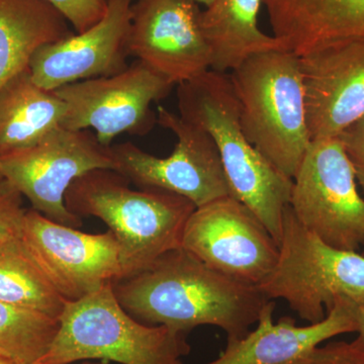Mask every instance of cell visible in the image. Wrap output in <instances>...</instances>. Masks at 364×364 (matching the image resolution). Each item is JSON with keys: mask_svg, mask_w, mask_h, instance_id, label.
<instances>
[{"mask_svg": "<svg viewBox=\"0 0 364 364\" xmlns=\"http://www.w3.org/2000/svg\"><path fill=\"white\" fill-rule=\"evenodd\" d=\"M112 289L139 322L186 335L198 326H215L227 340L245 336L270 301L259 287L208 267L182 247L163 254L142 272L114 280Z\"/></svg>", "mask_w": 364, "mask_h": 364, "instance_id": "1", "label": "cell"}, {"mask_svg": "<svg viewBox=\"0 0 364 364\" xmlns=\"http://www.w3.org/2000/svg\"><path fill=\"white\" fill-rule=\"evenodd\" d=\"M176 93L179 116L214 140L232 195L257 215L279 244L293 179L246 138L230 74L208 70L177 85Z\"/></svg>", "mask_w": 364, "mask_h": 364, "instance_id": "2", "label": "cell"}, {"mask_svg": "<svg viewBox=\"0 0 364 364\" xmlns=\"http://www.w3.org/2000/svg\"><path fill=\"white\" fill-rule=\"evenodd\" d=\"M111 169H95L71 184L65 195L69 212L107 224L119 246V279L150 267L163 254L181 248L189 217L196 208L183 196L130 188Z\"/></svg>", "mask_w": 364, "mask_h": 364, "instance_id": "3", "label": "cell"}, {"mask_svg": "<svg viewBox=\"0 0 364 364\" xmlns=\"http://www.w3.org/2000/svg\"><path fill=\"white\" fill-rule=\"evenodd\" d=\"M229 74L246 138L293 179L311 143L299 57L286 50L259 53Z\"/></svg>", "mask_w": 364, "mask_h": 364, "instance_id": "4", "label": "cell"}, {"mask_svg": "<svg viewBox=\"0 0 364 364\" xmlns=\"http://www.w3.org/2000/svg\"><path fill=\"white\" fill-rule=\"evenodd\" d=\"M186 335L166 326L139 322L121 306L107 282L77 301H68L59 329L37 364L102 359L122 364H183Z\"/></svg>", "mask_w": 364, "mask_h": 364, "instance_id": "5", "label": "cell"}, {"mask_svg": "<svg viewBox=\"0 0 364 364\" xmlns=\"http://www.w3.org/2000/svg\"><path fill=\"white\" fill-rule=\"evenodd\" d=\"M279 253L259 284L270 301L282 299L308 324L327 317L338 301H364V256L328 245L286 208Z\"/></svg>", "mask_w": 364, "mask_h": 364, "instance_id": "6", "label": "cell"}, {"mask_svg": "<svg viewBox=\"0 0 364 364\" xmlns=\"http://www.w3.org/2000/svg\"><path fill=\"white\" fill-rule=\"evenodd\" d=\"M338 138L311 141L293 178L289 207L328 245L364 248V198Z\"/></svg>", "mask_w": 364, "mask_h": 364, "instance_id": "7", "label": "cell"}, {"mask_svg": "<svg viewBox=\"0 0 364 364\" xmlns=\"http://www.w3.org/2000/svg\"><path fill=\"white\" fill-rule=\"evenodd\" d=\"M116 168L112 146L102 145L95 132L62 126L33 147L0 156V176L30 200L33 210L75 229L82 220L65 205L71 184L92 170Z\"/></svg>", "mask_w": 364, "mask_h": 364, "instance_id": "8", "label": "cell"}, {"mask_svg": "<svg viewBox=\"0 0 364 364\" xmlns=\"http://www.w3.org/2000/svg\"><path fill=\"white\" fill-rule=\"evenodd\" d=\"M157 123L176 136L171 155L153 156L132 142L112 145L117 172L141 189L183 196L196 208L233 196L212 136L162 105Z\"/></svg>", "mask_w": 364, "mask_h": 364, "instance_id": "9", "label": "cell"}, {"mask_svg": "<svg viewBox=\"0 0 364 364\" xmlns=\"http://www.w3.org/2000/svg\"><path fill=\"white\" fill-rule=\"evenodd\" d=\"M174 85L136 60L123 72L86 79L54 90L66 104L61 126L93 130L98 141L111 147L119 134L144 136L157 123L153 102L164 100Z\"/></svg>", "mask_w": 364, "mask_h": 364, "instance_id": "10", "label": "cell"}, {"mask_svg": "<svg viewBox=\"0 0 364 364\" xmlns=\"http://www.w3.org/2000/svg\"><path fill=\"white\" fill-rule=\"evenodd\" d=\"M181 247L208 267L255 286L272 273L279 253L257 215L231 196L196 208Z\"/></svg>", "mask_w": 364, "mask_h": 364, "instance_id": "11", "label": "cell"}, {"mask_svg": "<svg viewBox=\"0 0 364 364\" xmlns=\"http://www.w3.org/2000/svg\"><path fill=\"white\" fill-rule=\"evenodd\" d=\"M202 11L188 0H136L132 6L129 55L174 86L210 70Z\"/></svg>", "mask_w": 364, "mask_h": 364, "instance_id": "12", "label": "cell"}, {"mask_svg": "<svg viewBox=\"0 0 364 364\" xmlns=\"http://www.w3.org/2000/svg\"><path fill=\"white\" fill-rule=\"evenodd\" d=\"M21 237L66 301H77L119 279V246L109 230L83 233L26 210Z\"/></svg>", "mask_w": 364, "mask_h": 364, "instance_id": "13", "label": "cell"}, {"mask_svg": "<svg viewBox=\"0 0 364 364\" xmlns=\"http://www.w3.org/2000/svg\"><path fill=\"white\" fill-rule=\"evenodd\" d=\"M133 0H109L107 13L97 25L43 46L33 55L28 71L47 90L126 70Z\"/></svg>", "mask_w": 364, "mask_h": 364, "instance_id": "14", "label": "cell"}, {"mask_svg": "<svg viewBox=\"0 0 364 364\" xmlns=\"http://www.w3.org/2000/svg\"><path fill=\"white\" fill-rule=\"evenodd\" d=\"M299 65L311 141L338 138L364 116V42L326 46Z\"/></svg>", "mask_w": 364, "mask_h": 364, "instance_id": "15", "label": "cell"}, {"mask_svg": "<svg viewBox=\"0 0 364 364\" xmlns=\"http://www.w3.org/2000/svg\"><path fill=\"white\" fill-rule=\"evenodd\" d=\"M356 306L354 301H338L321 322L296 326L291 317L274 323V301H269L257 327L240 339L227 340L221 355L207 364H299L327 340L356 331Z\"/></svg>", "mask_w": 364, "mask_h": 364, "instance_id": "16", "label": "cell"}, {"mask_svg": "<svg viewBox=\"0 0 364 364\" xmlns=\"http://www.w3.org/2000/svg\"><path fill=\"white\" fill-rule=\"evenodd\" d=\"M273 37L301 57L337 43L364 42V0H263Z\"/></svg>", "mask_w": 364, "mask_h": 364, "instance_id": "17", "label": "cell"}, {"mask_svg": "<svg viewBox=\"0 0 364 364\" xmlns=\"http://www.w3.org/2000/svg\"><path fill=\"white\" fill-rule=\"evenodd\" d=\"M65 102L41 87L28 69L0 88V156L28 149L61 126Z\"/></svg>", "mask_w": 364, "mask_h": 364, "instance_id": "18", "label": "cell"}, {"mask_svg": "<svg viewBox=\"0 0 364 364\" xmlns=\"http://www.w3.org/2000/svg\"><path fill=\"white\" fill-rule=\"evenodd\" d=\"M68 23L46 0H0V88L28 69L43 46L75 33Z\"/></svg>", "mask_w": 364, "mask_h": 364, "instance_id": "19", "label": "cell"}, {"mask_svg": "<svg viewBox=\"0 0 364 364\" xmlns=\"http://www.w3.org/2000/svg\"><path fill=\"white\" fill-rule=\"evenodd\" d=\"M263 0H215L202 11L200 26L212 52L210 70L230 73L253 55L284 50L258 26Z\"/></svg>", "mask_w": 364, "mask_h": 364, "instance_id": "20", "label": "cell"}, {"mask_svg": "<svg viewBox=\"0 0 364 364\" xmlns=\"http://www.w3.org/2000/svg\"><path fill=\"white\" fill-rule=\"evenodd\" d=\"M0 301L59 320L66 301L21 235L0 239Z\"/></svg>", "mask_w": 364, "mask_h": 364, "instance_id": "21", "label": "cell"}, {"mask_svg": "<svg viewBox=\"0 0 364 364\" xmlns=\"http://www.w3.org/2000/svg\"><path fill=\"white\" fill-rule=\"evenodd\" d=\"M59 320L0 301V356L14 364H37L49 350Z\"/></svg>", "mask_w": 364, "mask_h": 364, "instance_id": "22", "label": "cell"}, {"mask_svg": "<svg viewBox=\"0 0 364 364\" xmlns=\"http://www.w3.org/2000/svg\"><path fill=\"white\" fill-rule=\"evenodd\" d=\"M65 16L75 33L97 25L107 13L109 0H46Z\"/></svg>", "mask_w": 364, "mask_h": 364, "instance_id": "23", "label": "cell"}, {"mask_svg": "<svg viewBox=\"0 0 364 364\" xmlns=\"http://www.w3.org/2000/svg\"><path fill=\"white\" fill-rule=\"evenodd\" d=\"M26 212L20 191L0 177V239L21 234Z\"/></svg>", "mask_w": 364, "mask_h": 364, "instance_id": "24", "label": "cell"}, {"mask_svg": "<svg viewBox=\"0 0 364 364\" xmlns=\"http://www.w3.org/2000/svg\"><path fill=\"white\" fill-rule=\"evenodd\" d=\"M299 364H364V351L352 342H329L316 347Z\"/></svg>", "mask_w": 364, "mask_h": 364, "instance_id": "25", "label": "cell"}, {"mask_svg": "<svg viewBox=\"0 0 364 364\" xmlns=\"http://www.w3.org/2000/svg\"><path fill=\"white\" fill-rule=\"evenodd\" d=\"M364 195V116L338 136Z\"/></svg>", "mask_w": 364, "mask_h": 364, "instance_id": "26", "label": "cell"}, {"mask_svg": "<svg viewBox=\"0 0 364 364\" xmlns=\"http://www.w3.org/2000/svg\"><path fill=\"white\" fill-rule=\"evenodd\" d=\"M356 337L354 341H352L353 345L358 347L359 349L364 351V301L358 304L356 306Z\"/></svg>", "mask_w": 364, "mask_h": 364, "instance_id": "27", "label": "cell"}, {"mask_svg": "<svg viewBox=\"0 0 364 364\" xmlns=\"http://www.w3.org/2000/svg\"><path fill=\"white\" fill-rule=\"evenodd\" d=\"M188 1L195 2V4H198V6L203 4L205 7H208L214 4L215 0H188Z\"/></svg>", "mask_w": 364, "mask_h": 364, "instance_id": "28", "label": "cell"}, {"mask_svg": "<svg viewBox=\"0 0 364 364\" xmlns=\"http://www.w3.org/2000/svg\"><path fill=\"white\" fill-rule=\"evenodd\" d=\"M0 364H14V363H11V361L6 360V358H1V356H0Z\"/></svg>", "mask_w": 364, "mask_h": 364, "instance_id": "29", "label": "cell"}, {"mask_svg": "<svg viewBox=\"0 0 364 364\" xmlns=\"http://www.w3.org/2000/svg\"><path fill=\"white\" fill-rule=\"evenodd\" d=\"M82 364H107V363H85Z\"/></svg>", "mask_w": 364, "mask_h": 364, "instance_id": "30", "label": "cell"}, {"mask_svg": "<svg viewBox=\"0 0 364 364\" xmlns=\"http://www.w3.org/2000/svg\"><path fill=\"white\" fill-rule=\"evenodd\" d=\"M361 254H363V255L364 256V249H363V252H361Z\"/></svg>", "mask_w": 364, "mask_h": 364, "instance_id": "31", "label": "cell"}, {"mask_svg": "<svg viewBox=\"0 0 364 364\" xmlns=\"http://www.w3.org/2000/svg\"><path fill=\"white\" fill-rule=\"evenodd\" d=\"M0 177H2L1 176H0Z\"/></svg>", "mask_w": 364, "mask_h": 364, "instance_id": "32", "label": "cell"}]
</instances>
